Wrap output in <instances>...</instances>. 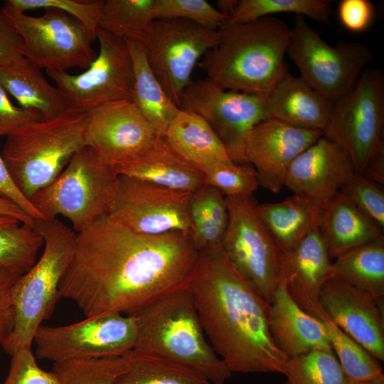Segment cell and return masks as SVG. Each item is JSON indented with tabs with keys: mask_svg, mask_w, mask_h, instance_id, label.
Masks as SVG:
<instances>
[{
	"mask_svg": "<svg viewBox=\"0 0 384 384\" xmlns=\"http://www.w3.org/2000/svg\"><path fill=\"white\" fill-rule=\"evenodd\" d=\"M155 18L186 20L213 31L228 20L206 0H156Z\"/></svg>",
	"mask_w": 384,
	"mask_h": 384,
	"instance_id": "obj_39",
	"label": "cell"
},
{
	"mask_svg": "<svg viewBox=\"0 0 384 384\" xmlns=\"http://www.w3.org/2000/svg\"><path fill=\"white\" fill-rule=\"evenodd\" d=\"M18 276L0 264V346L13 328L14 314L11 292Z\"/></svg>",
	"mask_w": 384,
	"mask_h": 384,
	"instance_id": "obj_46",
	"label": "cell"
},
{
	"mask_svg": "<svg viewBox=\"0 0 384 384\" xmlns=\"http://www.w3.org/2000/svg\"><path fill=\"white\" fill-rule=\"evenodd\" d=\"M118 182L119 175L85 146L30 201L43 219L61 215L78 233L109 214Z\"/></svg>",
	"mask_w": 384,
	"mask_h": 384,
	"instance_id": "obj_7",
	"label": "cell"
},
{
	"mask_svg": "<svg viewBox=\"0 0 384 384\" xmlns=\"http://www.w3.org/2000/svg\"><path fill=\"white\" fill-rule=\"evenodd\" d=\"M127 42L134 75L133 102L159 135H163L179 108L168 96L148 62L144 44Z\"/></svg>",
	"mask_w": 384,
	"mask_h": 384,
	"instance_id": "obj_29",
	"label": "cell"
},
{
	"mask_svg": "<svg viewBox=\"0 0 384 384\" xmlns=\"http://www.w3.org/2000/svg\"><path fill=\"white\" fill-rule=\"evenodd\" d=\"M87 113L68 107L60 114L9 134L1 152L8 171L28 198L52 183L85 144Z\"/></svg>",
	"mask_w": 384,
	"mask_h": 384,
	"instance_id": "obj_6",
	"label": "cell"
},
{
	"mask_svg": "<svg viewBox=\"0 0 384 384\" xmlns=\"http://www.w3.org/2000/svg\"><path fill=\"white\" fill-rule=\"evenodd\" d=\"M323 133L268 118L255 125L245 146V161L255 169L259 186L278 193L292 161Z\"/></svg>",
	"mask_w": 384,
	"mask_h": 384,
	"instance_id": "obj_18",
	"label": "cell"
},
{
	"mask_svg": "<svg viewBox=\"0 0 384 384\" xmlns=\"http://www.w3.org/2000/svg\"><path fill=\"white\" fill-rule=\"evenodd\" d=\"M178 108L193 112L210 125L231 159L245 161L249 133L270 118L265 97L225 90L210 79L192 81L183 90Z\"/></svg>",
	"mask_w": 384,
	"mask_h": 384,
	"instance_id": "obj_15",
	"label": "cell"
},
{
	"mask_svg": "<svg viewBox=\"0 0 384 384\" xmlns=\"http://www.w3.org/2000/svg\"><path fill=\"white\" fill-rule=\"evenodd\" d=\"M286 54L312 88L335 102L354 86L373 61L370 48L359 42H326L306 22L296 16Z\"/></svg>",
	"mask_w": 384,
	"mask_h": 384,
	"instance_id": "obj_8",
	"label": "cell"
},
{
	"mask_svg": "<svg viewBox=\"0 0 384 384\" xmlns=\"http://www.w3.org/2000/svg\"><path fill=\"white\" fill-rule=\"evenodd\" d=\"M156 0H107L99 28L129 41H142L155 18Z\"/></svg>",
	"mask_w": 384,
	"mask_h": 384,
	"instance_id": "obj_32",
	"label": "cell"
},
{
	"mask_svg": "<svg viewBox=\"0 0 384 384\" xmlns=\"http://www.w3.org/2000/svg\"><path fill=\"white\" fill-rule=\"evenodd\" d=\"M198 256L186 233L144 235L108 214L77 233L60 294L86 317L134 316L187 289Z\"/></svg>",
	"mask_w": 384,
	"mask_h": 384,
	"instance_id": "obj_1",
	"label": "cell"
},
{
	"mask_svg": "<svg viewBox=\"0 0 384 384\" xmlns=\"http://www.w3.org/2000/svg\"><path fill=\"white\" fill-rule=\"evenodd\" d=\"M338 12L341 24L352 32L366 30L374 14L373 4L368 0H342Z\"/></svg>",
	"mask_w": 384,
	"mask_h": 384,
	"instance_id": "obj_44",
	"label": "cell"
},
{
	"mask_svg": "<svg viewBox=\"0 0 384 384\" xmlns=\"http://www.w3.org/2000/svg\"><path fill=\"white\" fill-rule=\"evenodd\" d=\"M41 69L26 58L12 67L0 66V85L21 107L40 112L44 119L50 118L64 112L68 105Z\"/></svg>",
	"mask_w": 384,
	"mask_h": 384,
	"instance_id": "obj_28",
	"label": "cell"
},
{
	"mask_svg": "<svg viewBox=\"0 0 384 384\" xmlns=\"http://www.w3.org/2000/svg\"><path fill=\"white\" fill-rule=\"evenodd\" d=\"M159 136L133 101L110 102L87 112L85 144L113 170L142 156Z\"/></svg>",
	"mask_w": 384,
	"mask_h": 384,
	"instance_id": "obj_17",
	"label": "cell"
},
{
	"mask_svg": "<svg viewBox=\"0 0 384 384\" xmlns=\"http://www.w3.org/2000/svg\"><path fill=\"white\" fill-rule=\"evenodd\" d=\"M0 214L14 217L28 225L34 227L36 220L17 205L6 198H0Z\"/></svg>",
	"mask_w": 384,
	"mask_h": 384,
	"instance_id": "obj_49",
	"label": "cell"
},
{
	"mask_svg": "<svg viewBox=\"0 0 384 384\" xmlns=\"http://www.w3.org/2000/svg\"><path fill=\"white\" fill-rule=\"evenodd\" d=\"M279 13L307 16L318 23L327 24L332 9L331 2L326 0H240L237 1L228 21L248 23Z\"/></svg>",
	"mask_w": 384,
	"mask_h": 384,
	"instance_id": "obj_35",
	"label": "cell"
},
{
	"mask_svg": "<svg viewBox=\"0 0 384 384\" xmlns=\"http://www.w3.org/2000/svg\"><path fill=\"white\" fill-rule=\"evenodd\" d=\"M126 369L122 356L53 363L60 384H114Z\"/></svg>",
	"mask_w": 384,
	"mask_h": 384,
	"instance_id": "obj_37",
	"label": "cell"
},
{
	"mask_svg": "<svg viewBox=\"0 0 384 384\" xmlns=\"http://www.w3.org/2000/svg\"><path fill=\"white\" fill-rule=\"evenodd\" d=\"M191 193L119 175L109 214L138 233L158 235L178 231L191 236Z\"/></svg>",
	"mask_w": 384,
	"mask_h": 384,
	"instance_id": "obj_16",
	"label": "cell"
},
{
	"mask_svg": "<svg viewBox=\"0 0 384 384\" xmlns=\"http://www.w3.org/2000/svg\"><path fill=\"white\" fill-rule=\"evenodd\" d=\"M361 175L375 183L384 184V149L369 160Z\"/></svg>",
	"mask_w": 384,
	"mask_h": 384,
	"instance_id": "obj_48",
	"label": "cell"
},
{
	"mask_svg": "<svg viewBox=\"0 0 384 384\" xmlns=\"http://www.w3.org/2000/svg\"><path fill=\"white\" fill-rule=\"evenodd\" d=\"M133 316V349L185 366L213 384H225L233 375L210 346L187 289L159 299Z\"/></svg>",
	"mask_w": 384,
	"mask_h": 384,
	"instance_id": "obj_4",
	"label": "cell"
},
{
	"mask_svg": "<svg viewBox=\"0 0 384 384\" xmlns=\"http://www.w3.org/2000/svg\"><path fill=\"white\" fill-rule=\"evenodd\" d=\"M334 274L378 302L384 300V235L336 258Z\"/></svg>",
	"mask_w": 384,
	"mask_h": 384,
	"instance_id": "obj_30",
	"label": "cell"
},
{
	"mask_svg": "<svg viewBox=\"0 0 384 384\" xmlns=\"http://www.w3.org/2000/svg\"><path fill=\"white\" fill-rule=\"evenodd\" d=\"M319 230L331 259L383 235V229L341 192L322 208Z\"/></svg>",
	"mask_w": 384,
	"mask_h": 384,
	"instance_id": "obj_25",
	"label": "cell"
},
{
	"mask_svg": "<svg viewBox=\"0 0 384 384\" xmlns=\"http://www.w3.org/2000/svg\"><path fill=\"white\" fill-rule=\"evenodd\" d=\"M6 2L16 10L23 13L36 9H58L81 22L97 40L101 10L105 1L8 0Z\"/></svg>",
	"mask_w": 384,
	"mask_h": 384,
	"instance_id": "obj_40",
	"label": "cell"
},
{
	"mask_svg": "<svg viewBox=\"0 0 384 384\" xmlns=\"http://www.w3.org/2000/svg\"><path fill=\"white\" fill-rule=\"evenodd\" d=\"M122 357L126 369L114 384H213L198 372L159 356L132 349Z\"/></svg>",
	"mask_w": 384,
	"mask_h": 384,
	"instance_id": "obj_31",
	"label": "cell"
},
{
	"mask_svg": "<svg viewBox=\"0 0 384 384\" xmlns=\"http://www.w3.org/2000/svg\"><path fill=\"white\" fill-rule=\"evenodd\" d=\"M268 324L275 346L289 359L331 348L321 323L294 301L281 274L270 303Z\"/></svg>",
	"mask_w": 384,
	"mask_h": 384,
	"instance_id": "obj_22",
	"label": "cell"
},
{
	"mask_svg": "<svg viewBox=\"0 0 384 384\" xmlns=\"http://www.w3.org/2000/svg\"><path fill=\"white\" fill-rule=\"evenodd\" d=\"M34 228L43 239V252L18 277L12 288L13 328L1 346L9 356L21 348H31L37 329L53 314L61 298L60 283L77 236L58 218L36 220Z\"/></svg>",
	"mask_w": 384,
	"mask_h": 384,
	"instance_id": "obj_5",
	"label": "cell"
},
{
	"mask_svg": "<svg viewBox=\"0 0 384 384\" xmlns=\"http://www.w3.org/2000/svg\"><path fill=\"white\" fill-rule=\"evenodd\" d=\"M270 118L289 125L324 133L334 102L312 88L303 78L288 71L265 97Z\"/></svg>",
	"mask_w": 384,
	"mask_h": 384,
	"instance_id": "obj_23",
	"label": "cell"
},
{
	"mask_svg": "<svg viewBox=\"0 0 384 384\" xmlns=\"http://www.w3.org/2000/svg\"><path fill=\"white\" fill-rule=\"evenodd\" d=\"M187 289L210 346L233 373L285 374L289 358L271 336L270 304L233 267L221 245L199 252Z\"/></svg>",
	"mask_w": 384,
	"mask_h": 384,
	"instance_id": "obj_2",
	"label": "cell"
},
{
	"mask_svg": "<svg viewBox=\"0 0 384 384\" xmlns=\"http://www.w3.org/2000/svg\"><path fill=\"white\" fill-rule=\"evenodd\" d=\"M43 239L34 227L0 214V264L16 274L26 272L36 262Z\"/></svg>",
	"mask_w": 384,
	"mask_h": 384,
	"instance_id": "obj_33",
	"label": "cell"
},
{
	"mask_svg": "<svg viewBox=\"0 0 384 384\" xmlns=\"http://www.w3.org/2000/svg\"><path fill=\"white\" fill-rule=\"evenodd\" d=\"M319 228L309 232L290 252H279V271L299 306L316 319L323 306L319 294L334 274L332 262Z\"/></svg>",
	"mask_w": 384,
	"mask_h": 384,
	"instance_id": "obj_21",
	"label": "cell"
},
{
	"mask_svg": "<svg viewBox=\"0 0 384 384\" xmlns=\"http://www.w3.org/2000/svg\"><path fill=\"white\" fill-rule=\"evenodd\" d=\"M201 172L204 184L215 188L225 197L251 196L259 186L257 173L249 163L222 161L205 167Z\"/></svg>",
	"mask_w": 384,
	"mask_h": 384,
	"instance_id": "obj_38",
	"label": "cell"
},
{
	"mask_svg": "<svg viewBox=\"0 0 384 384\" xmlns=\"http://www.w3.org/2000/svg\"><path fill=\"white\" fill-rule=\"evenodd\" d=\"M282 384H348L331 348L314 350L289 359Z\"/></svg>",
	"mask_w": 384,
	"mask_h": 384,
	"instance_id": "obj_36",
	"label": "cell"
},
{
	"mask_svg": "<svg viewBox=\"0 0 384 384\" xmlns=\"http://www.w3.org/2000/svg\"><path fill=\"white\" fill-rule=\"evenodd\" d=\"M97 40L100 51L82 73L46 70L68 107L86 113L110 102L134 98V75L126 39L98 28Z\"/></svg>",
	"mask_w": 384,
	"mask_h": 384,
	"instance_id": "obj_11",
	"label": "cell"
},
{
	"mask_svg": "<svg viewBox=\"0 0 384 384\" xmlns=\"http://www.w3.org/2000/svg\"><path fill=\"white\" fill-rule=\"evenodd\" d=\"M23 41V55L46 70L87 69L97 57L96 40L85 26L55 8L44 9L41 16H31L11 6H1Z\"/></svg>",
	"mask_w": 384,
	"mask_h": 384,
	"instance_id": "obj_9",
	"label": "cell"
},
{
	"mask_svg": "<svg viewBox=\"0 0 384 384\" xmlns=\"http://www.w3.org/2000/svg\"><path fill=\"white\" fill-rule=\"evenodd\" d=\"M321 209L293 195L282 201L257 204V214L282 254L290 252L309 232L319 228Z\"/></svg>",
	"mask_w": 384,
	"mask_h": 384,
	"instance_id": "obj_26",
	"label": "cell"
},
{
	"mask_svg": "<svg viewBox=\"0 0 384 384\" xmlns=\"http://www.w3.org/2000/svg\"><path fill=\"white\" fill-rule=\"evenodd\" d=\"M114 171L118 175L188 193H193L204 184L203 173L177 153L163 135L142 156Z\"/></svg>",
	"mask_w": 384,
	"mask_h": 384,
	"instance_id": "obj_24",
	"label": "cell"
},
{
	"mask_svg": "<svg viewBox=\"0 0 384 384\" xmlns=\"http://www.w3.org/2000/svg\"><path fill=\"white\" fill-rule=\"evenodd\" d=\"M168 144L198 168L232 160L210 125L199 115L179 109L163 134Z\"/></svg>",
	"mask_w": 384,
	"mask_h": 384,
	"instance_id": "obj_27",
	"label": "cell"
},
{
	"mask_svg": "<svg viewBox=\"0 0 384 384\" xmlns=\"http://www.w3.org/2000/svg\"><path fill=\"white\" fill-rule=\"evenodd\" d=\"M0 198L11 201L34 220L43 219L31 201L16 187L0 155Z\"/></svg>",
	"mask_w": 384,
	"mask_h": 384,
	"instance_id": "obj_47",
	"label": "cell"
},
{
	"mask_svg": "<svg viewBox=\"0 0 384 384\" xmlns=\"http://www.w3.org/2000/svg\"><path fill=\"white\" fill-rule=\"evenodd\" d=\"M340 192L383 229L384 192L375 183L356 173L343 186Z\"/></svg>",
	"mask_w": 384,
	"mask_h": 384,
	"instance_id": "obj_41",
	"label": "cell"
},
{
	"mask_svg": "<svg viewBox=\"0 0 384 384\" xmlns=\"http://www.w3.org/2000/svg\"><path fill=\"white\" fill-rule=\"evenodd\" d=\"M136 338L134 317L113 314L64 326L41 325L33 343L38 358L60 363L122 356L134 348Z\"/></svg>",
	"mask_w": 384,
	"mask_h": 384,
	"instance_id": "obj_13",
	"label": "cell"
},
{
	"mask_svg": "<svg viewBox=\"0 0 384 384\" xmlns=\"http://www.w3.org/2000/svg\"><path fill=\"white\" fill-rule=\"evenodd\" d=\"M225 200L228 223L221 242L223 252L270 304L279 280V251L257 214L253 196Z\"/></svg>",
	"mask_w": 384,
	"mask_h": 384,
	"instance_id": "obj_12",
	"label": "cell"
},
{
	"mask_svg": "<svg viewBox=\"0 0 384 384\" xmlns=\"http://www.w3.org/2000/svg\"><path fill=\"white\" fill-rule=\"evenodd\" d=\"M319 301L330 319L380 362L384 361L383 303L333 275Z\"/></svg>",
	"mask_w": 384,
	"mask_h": 384,
	"instance_id": "obj_19",
	"label": "cell"
},
{
	"mask_svg": "<svg viewBox=\"0 0 384 384\" xmlns=\"http://www.w3.org/2000/svg\"><path fill=\"white\" fill-rule=\"evenodd\" d=\"M318 316L316 319L323 325L331 349L349 383L384 375L380 361L336 326L324 309Z\"/></svg>",
	"mask_w": 384,
	"mask_h": 384,
	"instance_id": "obj_34",
	"label": "cell"
},
{
	"mask_svg": "<svg viewBox=\"0 0 384 384\" xmlns=\"http://www.w3.org/2000/svg\"><path fill=\"white\" fill-rule=\"evenodd\" d=\"M11 357L8 375L0 384H60L53 370L48 372L38 366L31 348L19 349Z\"/></svg>",
	"mask_w": 384,
	"mask_h": 384,
	"instance_id": "obj_42",
	"label": "cell"
},
{
	"mask_svg": "<svg viewBox=\"0 0 384 384\" xmlns=\"http://www.w3.org/2000/svg\"><path fill=\"white\" fill-rule=\"evenodd\" d=\"M384 77L367 68L353 88L334 103L323 134L338 144L361 174L369 160L384 149Z\"/></svg>",
	"mask_w": 384,
	"mask_h": 384,
	"instance_id": "obj_10",
	"label": "cell"
},
{
	"mask_svg": "<svg viewBox=\"0 0 384 384\" xmlns=\"http://www.w3.org/2000/svg\"><path fill=\"white\" fill-rule=\"evenodd\" d=\"M348 384H384V375L371 379L351 382Z\"/></svg>",
	"mask_w": 384,
	"mask_h": 384,
	"instance_id": "obj_50",
	"label": "cell"
},
{
	"mask_svg": "<svg viewBox=\"0 0 384 384\" xmlns=\"http://www.w3.org/2000/svg\"><path fill=\"white\" fill-rule=\"evenodd\" d=\"M42 118L41 114L34 110L14 105L0 85V137H6L14 130Z\"/></svg>",
	"mask_w": 384,
	"mask_h": 384,
	"instance_id": "obj_43",
	"label": "cell"
},
{
	"mask_svg": "<svg viewBox=\"0 0 384 384\" xmlns=\"http://www.w3.org/2000/svg\"><path fill=\"white\" fill-rule=\"evenodd\" d=\"M219 41L218 30L186 20L159 18L152 23L142 42L151 70L178 107L195 66Z\"/></svg>",
	"mask_w": 384,
	"mask_h": 384,
	"instance_id": "obj_14",
	"label": "cell"
},
{
	"mask_svg": "<svg viewBox=\"0 0 384 384\" xmlns=\"http://www.w3.org/2000/svg\"><path fill=\"white\" fill-rule=\"evenodd\" d=\"M356 174L343 149L324 135L290 164L284 186L323 208Z\"/></svg>",
	"mask_w": 384,
	"mask_h": 384,
	"instance_id": "obj_20",
	"label": "cell"
},
{
	"mask_svg": "<svg viewBox=\"0 0 384 384\" xmlns=\"http://www.w3.org/2000/svg\"><path fill=\"white\" fill-rule=\"evenodd\" d=\"M23 41L0 7V66L12 67L22 61Z\"/></svg>",
	"mask_w": 384,
	"mask_h": 384,
	"instance_id": "obj_45",
	"label": "cell"
},
{
	"mask_svg": "<svg viewBox=\"0 0 384 384\" xmlns=\"http://www.w3.org/2000/svg\"><path fill=\"white\" fill-rule=\"evenodd\" d=\"M218 44L198 63L221 87L266 97L288 71L284 55L291 28L273 16L248 23L228 20Z\"/></svg>",
	"mask_w": 384,
	"mask_h": 384,
	"instance_id": "obj_3",
	"label": "cell"
}]
</instances>
